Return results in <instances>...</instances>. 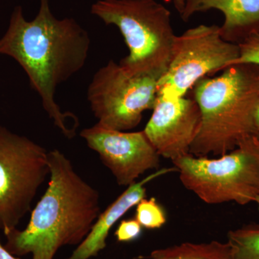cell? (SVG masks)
I'll use <instances>...</instances> for the list:
<instances>
[{
	"label": "cell",
	"instance_id": "cell-1",
	"mask_svg": "<svg viewBox=\"0 0 259 259\" xmlns=\"http://www.w3.org/2000/svg\"><path fill=\"white\" fill-rule=\"evenodd\" d=\"M90 44L88 31L74 18L54 16L49 0H40L38 13L30 21L22 7H15L8 30L0 38V54L21 66L44 110L68 139L74 137L75 131L67 127L66 119H77L61 112L55 100L56 89L84 66Z\"/></svg>",
	"mask_w": 259,
	"mask_h": 259
},
{
	"label": "cell",
	"instance_id": "cell-2",
	"mask_svg": "<svg viewBox=\"0 0 259 259\" xmlns=\"http://www.w3.org/2000/svg\"><path fill=\"white\" fill-rule=\"evenodd\" d=\"M48 162L49 186L28 226L5 234V248L15 256L54 259L61 247L79 245L101 213L98 190L76 173L64 153L57 149L48 152Z\"/></svg>",
	"mask_w": 259,
	"mask_h": 259
},
{
	"label": "cell",
	"instance_id": "cell-3",
	"mask_svg": "<svg viewBox=\"0 0 259 259\" xmlns=\"http://www.w3.org/2000/svg\"><path fill=\"white\" fill-rule=\"evenodd\" d=\"M193 93L202 121L190 146L191 155L220 157L245 139L257 136L254 114L259 102L258 65H231L218 77L199 80Z\"/></svg>",
	"mask_w": 259,
	"mask_h": 259
},
{
	"label": "cell",
	"instance_id": "cell-4",
	"mask_svg": "<svg viewBox=\"0 0 259 259\" xmlns=\"http://www.w3.org/2000/svg\"><path fill=\"white\" fill-rule=\"evenodd\" d=\"M91 13L120 30L129 54L119 64L129 74L158 80L166 72L176 35L164 5L156 0H98Z\"/></svg>",
	"mask_w": 259,
	"mask_h": 259
},
{
	"label": "cell",
	"instance_id": "cell-5",
	"mask_svg": "<svg viewBox=\"0 0 259 259\" xmlns=\"http://www.w3.org/2000/svg\"><path fill=\"white\" fill-rule=\"evenodd\" d=\"M181 182L205 203L245 205L259 194V138L251 136L218 158L187 154L171 161Z\"/></svg>",
	"mask_w": 259,
	"mask_h": 259
},
{
	"label": "cell",
	"instance_id": "cell-6",
	"mask_svg": "<svg viewBox=\"0 0 259 259\" xmlns=\"http://www.w3.org/2000/svg\"><path fill=\"white\" fill-rule=\"evenodd\" d=\"M50 175L48 152L32 140L0 125V229L17 228Z\"/></svg>",
	"mask_w": 259,
	"mask_h": 259
},
{
	"label": "cell",
	"instance_id": "cell-7",
	"mask_svg": "<svg viewBox=\"0 0 259 259\" xmlns=\"http://www.w3.org/2000/svg\"><path fill=\"white\" fill-rule=\"evenodd\" d=\"M238 44L223 40L217 25H199L175 37L166 72L158 80L157 95L185 97L206 75L216 74L239 57Z\"/></svg>",
	"mask_w": 259,
	"mask_h": 259
},
{
	"label": "cell",
	"instance_id": "cell-8",
	"mask_svg": "<svg viewBox=\"0 0 259 259\" xmlns=\"http://www.w3.org/2000/svg\"><path fill=\"white\" fill-rule=\"evenodd\" d=\"M157 82L152 76L129 74L120 64L109 61L95 73L88 88L97 125L119 131L135 128L144 112L155 106Z\"/></svg>",
	"mask_w": 259,
	"mask_h": 259
},
{
	"label": "cell",
	"instance_id": "cell-9",
	"mask_svg": "<svg viewBox=\"0 0 259 259\" xmlns=\"http://www.w3.org/2000/svg\"><path fill=\"white\" fill-rule=\"evenodd\" d=\"M80 136L100 155L120 186L129 187L145 172L159 167V154L144 131L125 133L96 124L82 130Z\"/></svg>",
	"mask_w": 259,
	"mask_h": 259
},
{
	"label": "cell",
	"instance_id": "cell-10",
	"mask_svg": "<svg viewBox=\"0 0 259 259\" xmlns=\"http://www.w3.org/2000/svg\"><path fill=\"white\" fill-rule=\"evenodd\" d=\"M200 110L193 99L157 95L144 133L160 156L171 161L190 154L200 129Z\"/></svg>",
	"mask_w": 259,
	"mask_h": 259
},
{
	"label": "cell",
	"instance_id": "cell-11",
	"mask_svg": "<svg viewBox=\"0 0 259 259\" xmlns=\"http://www.w3.org/2000/svg\"><path fill=\"white\" fill-rule=\"evenodd\" d=\"M210 10H219L224 15L220 32L226 41L238 45L259 33V0H186L180 15L187 22L195 13Z\"/></svg>",
	"mask_w": 259,
	"mask_h": 259
},
{
	"label": "cell",
	"instance_id": "cell-12",
	"mask_svg": "<svg viewBox=\"0 0 259 259\" xmlns=\"http://www.w3.org/2000/svg\"><path fill=\"white\" fill-rule=\"evenodd\" d=\"M171 171H178L176 167L163 168L150 175L139 182H135L127 187L103 212L100 213L93 228L82 242L66 259H90L97 256L107 245V238L112 226L130 209L137 205L146 197V189L144 185L156 177Z\"/></svg>",
	"mask_w": 259,
	"mask_h": 259
},
{
	"label": "cell",
	"instance_id": "cell-13",
	"mask_svg": "<svg viewBox=\"0 0 259 259\" xmlns=\"http://www.w3.org/2000/svg\"><path fill=\"white\" fill-rule=\"evenodd\" d=\"M151 259H233L228 242L212 241L209 243H184L168 248L153 250Z\"/></svg>",
	"mask_w": 259,
	"mask_h": 259
},
{
	"label": "cell",
	"instance_id": "cell-14",
	"mask_svg": "<svg viewBox=\"0 0 259 259\" xmlns=\"http://www.w3.org/2000/svg\"><path fill=\"white\" fill-rule=\"evenodd\" d=\"M233 259H259V226L247 225L228 232Z\"/></svg>",
	"mask_w": 259,
	"mask_h": 259
},
{
	"label": "cell",
	"instance_id": "cell-15",
	"mask_svg": "<svg viewBox=\"0 0 259 259\" xmlns=\"http://www.w3.org/2000/svg\"><path fill=\"white\" fill-rule=\"evenodd\" d=\"M136 220L147 229L160 228L166 221L163 209L154 197L140 201L136 207Z\"/></svg>",
	"mask_w": 259,
	"mask_h": 259
},
{
	"label": "cell",
	"instance_id": "cell-16",
	"mask_svg": "<svg viewBox=\"0 0 259 259\" xmlns=\"http://www.w3.org/2000/svg\"><path fill=\"white\" fill-rule=\"evenodd\" d=\"M239 57L234 64H255L259 66V33L250 35L244 41L238 44Z\"/></svg>",
	"mask_w": 259,
	"mask_h": 259
},
{
	"label": "cell",
	"instance_id": "cell-17",
	"mask_svg": "<svg viewBox=\"0 0 259 259\" xmlns=\"http://www.w3.org/2000/svg\"><path fill=\"white\" fill-rule=\"evenodd\" d=\"M142 226L136 220H125L117 228L115 236L119 242H131L141 236Z\"/></svg>",
	"mask_w": 259,
	"mask_h": 259
},
{
	"label": "cell",
	"instance_id": "cell-18",
	"mask_svg": "<svg viewBox=\"0 0 259 259\" xmlns=\"http://www.w3.org/2000/svg\"><path fill=\"white\" fill-rule=\"evenodd\" d=\"M0 259H20L18 256L12 254L11 253L5 248V245L2 244L0 241Z\"/></svg>",
	"mask_w": 259,
	"mask_h": 259
},
{
	"label": "cell",
	"instance_id": "cell-19",
	"mask_svg": "<svg viewBox=\"0 0 259 259\" xmlns=\"http://www.w3.org/2000/svg\"><path fill=\"white\" fill-rule=\"evenodd\" d=\"M254 126L255 130V134L259 138V102L255 109L254 114Z\"/></svg>",
	"mask_w": 259,
	"mask_h": 259
},
{
	"label": "cell",
	"instance_id": "cell-20",
	"mask_svg": "<svg viewBox=\"0 0 259 259\" xmlns=\"http://www.w3.org/2000/svg\"><path fill=\"white\" fill-rule=\"evenodd\" d=\"M186 0H174V4L175 8L180 14H182L184 9H185Z\"/></svg>",
	"mask_w": 259,
	"mask_h": 259
},
{
	"label": "cell",
	"instance_id": "cell-21",
	"mask_svg": "<svg viewBox=\"0 0 259 259\" xmlns=\"http://www.w3.org/2000/svg\"><path fill=\"white\" fill-rule=\"evenodd\" d=\"M254 202H256L257 204H258V210H259V194L255 197L254 199Z\"/></svg>",
	"mask_w": 259,
	"mask_h": 259
}]
</instances>
